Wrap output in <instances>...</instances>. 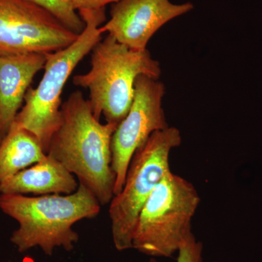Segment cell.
I'll return each instance as SVG.
<instances>
[{
  "mask_svg": "<svg viewBox=\"0 0 262 262\" xmlns=\"http://www.w3.org/2000/svg\"><path fill=\"white\" fill-rule=\"evenodd\" d=\"M61 113V125L47 155L75 175L101 206L110 204L116 181L112 167V138L118 125L101 123L80 91H74L62 103Z\"/></svg>",
  "mask_w": 262,
  "mask_h": 262,
  "instance_id": "obj_1",
  "label": "cell"
},
{
  "mask_svg": "<svg viewBox=\"0 0 262 262\" xmlns=\"http://www.w3.org/2000/svg\"><path fill=\"white\" fill-rule=\"evenodd\" d=\"M101 204L83 184L70 194H0V209L18 223L10 237L20 253L39 247L52 256L55 248L72 251L79 241L72 227L79 221L97 216Z\"/></svg>",
  "mask_w": 262,
  "mask_h": 262,
  "instance_id": "obj_2",
  "label": "cell"
},
{
  "mask_svg": "<svg viewBox=\"0 0 262 262\" xmlns=\"http://www.w3.org/2000/svg\"><path fill=\"white\" fill-rule=\"evenodd\" d=\"M91 69L73 77V84L89 89V101L97 120L118 125L132 104L136 79L140 75L159 79L160 63L147 49L134 51L106 36L92 50Z\"/></svg>",
  "mask_w": 262,
  "mask_h": 262,
  "instance_id": "obj_3",
  "label": "cell"
},
{
  "mask_svg": "<svg viewBox=\"0 0 262 262\" xmlns=\"http://www.w3.org/2000/svg\"><path fill=\"white\" fill-rule=\"evenodd\" d=\"M85 27L75 42L60 51L46 53L42 80L29 88L15 121L37 138L48 153L52 138L61 122V94L75 67L102 39L99 27L106 20L105 8L80 10Z\"/></svg>",
  "mask_w": 262,
  "mask_h": 262,
  "instance_id": "obj_4",
  "label": "cell"
},
{
  "mask_svg": "<svg viewBox=\"0 0 262 262\" xmlns=\"http://www.w3.org/2000/svg\"><path fill=\"white\" fill-rule=\"evenodd\" d=\"M200 203L192 183L172 171L167 174L141 210L132 248L152 258L172 257L194 235L192 219Z\"/></svg>",
  "mask_w": 262,
  "mask_h": 262,
  "instance_id": "obj_5",
  "label": "cell"
},
{
  "mask_svg": "<svg viewBox=\"0 0 262 262\" xmlns=\"http://www.w3.org/2000/svg\"><path fill=\"white\" fill-rule=\"evenodd\" d=\"M175 127L153 133L133 156L121 192L110 202L114 245L119 251L132 248V239L143 207L162 179L171 172L170 155L182 144Z\"/></svg>",
  "mask_w": 262,
  "mask_h": 262,
  "instance_id": "obj_6",
  "label": "cell"
},
{
  "mask_svg": "<svg viewBox=\"0 0 262 262\" xmlns=\"http://www.w3.org/2000/svg\"><path fill=\"white\" fill-rule=\"evenodd\" d=\"M79 34L29 0H0V56L60 51Z\"/></svg>",
  "mask_w": 262,
  "mask_h": 262,
  "instance_id": "obj_7",
  "label": "cell"
},
{
  "mask_svg": "<svg viewBox=\"0 0 262 262\" xmlns=\"http://www.w3.org/2000/svg\"><path fill=\"white\" fill-rule=\"evenodd\" d=\"M165 93V85L159 80L146 75L136 79L130 110L112 138V167L116 177L115 195L121 192L136 150L153 133L169 127L163 108Z\"/></svg>",
  "mask_w": 262,
  "mask_h": 262,
  "instance_id": "obj_8",
  "label": "cell"
},
{
  "mask_svg": "<svg viewBox=\"0 0 262 262\" xmlns=\"http://www.w3.org/2000/svg\"><path fill=\"white\" fill-rule=\"evenodd\" d=\"M193 8L191 3L170 0H120L112 5L110 20L98 29L130 49L144 51L163 26Z\"/></svg>",
  "mask_w": 262,
  "mask_h": 262,
  "instance_id": "obj_9",
  "label": "cell"
},
{
  "mask_svg": "<svg viewBox=\"0 0 262 262\" xmlns=\"http://www.w3.org/2000/svg\"><path fill=\"white\" fill-rule=\"evenodd\" d=\"M46 61V53L0 56V128L4 136L22 108L33 79L44 68Z\"/></svg>",
  "mask_w": 262,
  "mask_h": 262,
  "instance_id": "obj_10",
  "label": "cell"
},
{
  "mask_svg": "<svg viewBox=\"0 0 262 262\" xmlns=\"http://www.w3.org/2000/svg\"><path fill=\"white\" fill-rule=\"evenodd\" d=\"M78 187L73 174L48 155L42 161L0 182V193L39 196L70 194Z\"/></svg>",
  "mask_w": 262,
  "mask_h": 262,
  "instance_id": "obj_11",
  "label": "cell"
},
{
  "mask_svg": "<svg viewBox=\"0 0 262 262\" xmlns=\"http://www.w3.org/2000/svg\"><path fill=\"white\" fill-rule=\"evenodd\" d=\"M47 156L37 138L14 121L0 144V182Z\"/></svg>",
  "mask_w": 262,
  "mask_h": 262,
  "instance_id": "obj_12",
  "label": "cell"
},
{
  "mask_svg": "<svg viewBox=\"0 0 262 262\" xmlns=\"http://www.w3.org/2000/svg\"><path fill=\"white\" fill-rule=\"evenodd\" d=\"M48 10L65 27L80 34L85 24L72 5V0H29Z\"/></svg>",
  "mask_w": 262,
  "mask_h": 262,
  "instance_id": "obj_13",
  "label": "cell"
},
{
  "mask_svg": "<svg viewBox=\"0 0 262 262\" xmlns=\"http://www.w3.org/2000/svg\"><path fill=\"white\" fill-rule=\"evenodd\" d=\"M203 245L192 235L178 251L177 262H203ZM148 262H158L151 257Z\"/></svg>",
  "mask_w": 262,
  "mask_h": 262,
  "instance_id": "obj_14",
  "label": "cell"
},
{
  "mask_svg": "<svg viewBox=\"0 0 262 262\" xmlns=\"http://www.w3.org/2000/svg\"><path fill=\"white\" fill-rule=\"evenodd\" d=\"M120 0H72L76 10H98L104 8L108 4H114Z\"/></svg>",
  "mask_w": 262,
  "mask_h": 262,
  "instance_id": "obj_15",
  "label": "cell"
},
{
  "mask_svg": "<svg viewBox=\"0 0 262 262\" xmlns=\"http://www.w3.org/2000/svg\"><path fill=\"white\" fill-rule=\"evenodd\" d=\"M4 135H3V132H2L1 128H0V144H1L2 140H3Z\"/></svg>",
  "mask_w": 262,
  "mask_h": 262,
  "instance_id": "obj_16",
  "label": "cell"
},
{
  "mask_svg": "<svg viewBox=\"0 0 262 262\" xmlns=\"http://www.w3.org/2000/svg\"><path fill=\"white\" fill-rule=\"evenodd\" d=\"M213 262H219V261H213Z\"/></svg>",
  "mask_w": 262,
  "mask_h": 262,
  "instance_id": "obj_17",
  "label": "cell"
}]
</instances>
